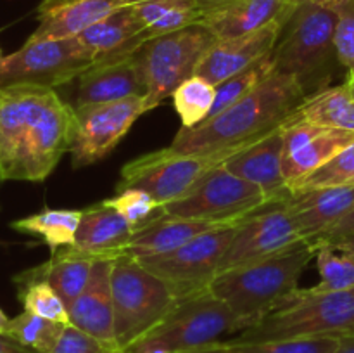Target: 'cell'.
<instances>
[{
	"label": "cell",
	"mask_w": 354,
	"mask_h": 353,
	"mask_svg": "<svg viewBox=\"0 0 354 353\" xmlns=\"http://www.w3.org/2000/svg\"><path fill=\"white\" fill-rule=\"evenodd\" d=\"M131 7L151 38L201 23L204 16L192 0H142Z\"/></svg>",
	"instance_id": "f1b7e54d"
},
{
	"label": "cell",
	"mask_w": 354,
	"mask_h": 353,
	"mask_svg": "<svg viewBox=\"0 0 354 353\" xmlns=\"http://www.w3.org/2000/svg\"><path fill=\"white\" fill-rule=\"evenodd\" d=\"M204 350L213 353H335L339 350V334L254 343L223 339L204 346Z\"/></svg>",
	"instance_id": "f546056e"
},
{
	"label": "cell",
	"mask_w": 354,
	"mask_h": 353,
	"mask_svg": "<svg viewBox=\"0 0 354 353\" xmlns=\"http://www.w3.org/2000/svg\"><path fill=\"white\" fill-rule=\"evenodd\" d=\"M2 59H3V57H2V51H0V62H2Z\"/></svg>",
	"instance_id": "681fc988"
},
{
	"label": "cell",
	"mask_w": 354,
	"mask_h": 353,
	"mask_svg": "<svg viewBox=\"0 0 354 353\" xmlns=\"http://www.w3.org/2000/svg\"><path fill=\"white\" fill-rule=\"evenodd\" d=\"M234 152L182 154L169 147L145 152L121 168L116 190L140 189L151 194L161 206L187 196L211 170L223 165Z\"/></svg>",
	"instance_id": "9c48e42d"
},
{
	"label": "cell",
	"mask_w": 354,
	"mask_h": 353,
	"mask_svg": "<svg viewBox=\"0 0 354 353\" xmlns=\"http://www.w3.org/2000/svg\"><path fill=\"white\" fill-rule=\"evenodd\" d=\"M95 260L99 258L82 251L76 246H66L52 253L50 260L28 269L26 272L37 279L47 280L57 291L66 307H69L85 289Z\"/></svg>",
	"instance_id": "d4e9b609"
},
{
	"label": "cell",
	"mask_w": 354,
	"mask_h": 353,
	"mask_svg": "<svg viewBox=\"0 0 354 353\" xmlns=\"http://www.w3.org/2000/svg\"><path fill=\"white\" fill-rule=\"evenodd\" d=\"M111 284L116 343L124 352L161 324L178 303L171 289L130 255L114 260Z\"/></svg>",
	"instance_id": "8992f818"
},
{
	"label": "cell",
	"mask_w": 354,
	"mask_h": 353,
	"mask_svg": "<svg viewBox=\"0 0 354 353\" xmlns=\"http://www.w3.org/2000/svg\"><path fill=\"white\" fill-rule=\"evenodd\" d=\"M0 182H2V179H0Z\"/></svg>",
	"instance_id": "f907efd6"
},
{
	"label": "cell",
	"mask_w": 354,
	"mask_h": 353,
	"mask_svg": "<svg viewBox=\"0 0 354 353\" xmlns=\"http://www.w3.org/2000/svg\"><path fill=\"white\" fill-rule=\"evenodd\" d=\"M147 111L145 96L128 97L116 102L76 106L75 138L69 149L73 166H88L106 158L128 134L131 125Z\"/></svg>",
	"instance_id": "4fadbf2b"
},
{
	"label": "cell",
	"mask_w": 354,
	"mask_h": 353,
	"mask_svg": "<svg viewBox=\"0 0 354 353\" xmlns=\"http://www.w3.org/2000/svg\"><path fill=\"white\" fill-rule=\"evenodd\" d=\"M306 97L294 76L273 71L228 109L194 128H180L168 147L182 154H235L282 127Z\"/></svg>",
	"instance_id": "7a4b0ae2"
},
{
	"label": "cell",
	"mask_w": 354,
	"mask_h": 353,
	"mask_svg": "<svg viewBox=\"0 0 354 353\" xmlns=\"http://www.w3.org/2000/svg\"><path fill=\"white\" fill-rule=\"evenodd\" d=\"M282 204L297 234L315 242L354 206V185L297 190Z\"/></svg>",
	"instance_id": "e0dca14e"
},
{
	"label": "cell",
	"mask_w": 354,
	"mask_h": 353,
	"mask_svg": "<svg viewBox=\"0 0 354 353\" xmlns=\"http://www.w3.org/2000/svg\"><path fill=\"white\" fill-rule=\"evenodd\" d=\"M282 161L283 134L282 127H279L259 141L232 154L223 166L234 175L261 187L273 203H286L290 190L283 176Z\"/></svg>",
	"instance_id": "2e32d148"
},
{
	"label": "cell",
	"mask_w": 354,
	"mask_h": 353,
	"mask_svg": "<svg viewBox=\"0 0 354 353\" xmlns=\"http://www.w3.org/2000/svg\"><path fill=\"white\" fill-rule=\"evenodd\" d=\"M335 353H354V331L339 334V350Z\"/></svg>",
	"instance_id": "b9f144b4"
},
{
	"label": "cell",
	"mask_w": 354,
	"mask_h": 353,
	"mask_svg": "<svg viewBox=\"0 0 354 353\" xmlns=\"http://www.w3.org/2000/svg\"><path fill=\"white\" fill-rule=\"evenodd\" d=\"M183 353H213V352H207V350L199 348V350H192V352H183Z\"/></svg>",
	"instance_id": "7dc6e473"
},
{
	"label": "cell",
	"mask_w": 354,
	"mask_h": 353,
	"mask_svg": "<svg viewBox=\"0 0 354 353\" xmlns=\"http://www.w3.org/2000/svg\"><path fill=\"white\" fill-rule=\"evenodd\" d=\"M349 85V89H351V93L354 96V78H348V82H346Z\"/></svg>",
	"instance_id": "c3c4849f"
},
{
	"label": "cell",
	"mask_w": 354,
	"mask_h": 353,
	"mask_svg": "<svg viewBox=\"0 0 354 353\" xmlns=\"http://www.w3.org/2000/svg\"><path fill=\"white\" fill-rule=\"evenodd\" d=\"M341 185H354V142L313 173L290 183L289 190L297 192V190L318 189V187Z\"/></svg>",
	"instance_id": "d590c367"
},
{
	"label": "cell",
	"mask_w": 354,
	"mask_h": 353,
	"mask_svg": "<svg viewBox=\"0 0 354 353\" xmlns=\"http://www.w3.org/2000/svg\"><path fill=\"white\" fill-rule=\"evenodd\" d=\"M173 104L182 120V127L194 128L204 123L213 109L216 87L203 76H190L173 92Z\"/></svg>",
	"instance_id": "d6a6232c"
},
{
	"label": "cell",
	"mask_w": 354,
	"mask_h": 353,
	"mask_svg": "<svg viewBox=\"0 0 354 353\" xmlns=\"http://www.w3.org/2000/svg\"><path fill=\"white\" fill-rule=\"evenodd\" d=\"M275 69V57H273V51L268 55H265L263 59H259L258 62H254L252 66L245 68L244 71L237 73V75L230 76L228 80L221 82L220 85H216V97H214L213 109H211L207 120L216 114H220L221 111L228 109L230 106H234L237 100H241L242 97L248 96L251 90H254L263 80L268 78Z\"/></svg>",
	"instance_id": "836d02e7"
},
{
	"label": "cell",
	"mask_w": 354,
	"mask_h": 353,
	"mask_svg": "<svg viewBox=\"0 0 354 353\" xmlns=\"http://www.w3.org/2000/svg\"><path fill=\"white\" fill-rule=\"evenodd\" d=\"M192 2L196 3L197 7H201L203 12H207V10H213L216 9V7L225 6V3L232 2V0H192Z\"/></svg>",
	"instance_id": "7bdbcfd3"
},
{
	"label": "cell",
	"mask_w": 354,
	"mask_h": 353,
	"mask_svg": "<svg viewBox=\"0 0 354 353\" xmlns=\"http://www.w3.org/2000/svg\"><path fill=\"white\" fill-rule=\"evenodd\" d=\"M353 142L354 132L327 127L320 135L311 138L303 147L283 156L282 166L287 185L313 173L315 170L330 161L335 154H339L342 149H346Z\"/></svg>",
	"instance_id": "484cf974"
},
{
	"label": "cell",
	"mask_w": 354,
	"mask_h": 353,
	"mask_svg": "<svg viewBox=\"0 0 354 353\" xmlns=\"http://www.w3.org/2000/svg\"><path fill=\"white\" fill-rule=\"evenodd\" d=\"M337 14L332 7L299 0L273 48L275 69L297 80L306 96L327 89L335 52Z\"/></svg>",
	"instance_id": "5b68a950"
},
{
	"label": "cell",
	"mask_w": 354,
	"mask_h": 353,
	"mask_svg": "<svg viewBox=\"0 0 354 353\" xmlns=\"http://www.w3.org/2000/svg\"><path fill=\"white\" fill-rule=\"evenodd\" d=\"M76 82L78 87L73 107L147 96L133 54L113 61L93 62L76 78Z\"/></svg>",
	"instance_id": "ffe728a7"
},
{
	"label": "cell",
	"mask_w": 354,
	"mask_h": 353,
	"mask_svg": "<svg viewBox=\"0 0 354 353\" xmlns=\"http://www.w3.org/2000/svg\"><path fill=\"white\" fill-rule=\"evenodd\" d=\"M354 331V287L346 291H322L296 287L279 301L265 317L239 332L234 341H277Z\"/></svg>",
	"instance_id": "277c9868"
},
{
	"label": "cell",
	"mask_w": 354,
	"mask_h": 353,
	"mask_svg": "<svg viewBox=\"0 0 354 353\" xmlns=\"http://www.w3.org/2000/svg\"><path fill=\"white\" fill-rule=\"evenodd\" d=\"M116 258L95 260L90 279L80 296L68 307L71 325L102 341L116 345L111 273Z\"/></svg>",
	"instance_id": "ac0fdd59"
},
{
	"label": "cell",
	"mask_w": 354,
	"mask_h": 353,
	"mask_svg": "<svg viewBox=\"0 0 354 353\" xmlns=\"http://www.w3.org/2000/svg\"><path fill=\"white\" fill-rule=\"evenodd\" d=\"M221 225L232 224H216V221L194 220V218L171 217V215L162 213L161 217L154 218L147 225L133 232L124 255H130L137 260L165 255L192 241L197 235L211 228L221 227Z\"/></svg>",
	"instance_id": "cb8c5ba5"
},
{
	"label": "cell",
	"mask_w": 354,
	"mask_h": 353,
	"mask_svg": "<svg viewBox=\"0 0 354 353\" xmlns=\"http://www.w3.org/2000/svg\"><path fill=\"white\" fill-rule=\"evenodd\" d=\"M9 320H10V318L7 317L6 311L0 308V334H6V332H7V325H9Z\"/></svg>",
	"instance_id": "ee69618b"
},
{
	"label": "cell",
	"mask_w": 354,
	"mask_h": 353,
	"mask_svg": "<svg viewBox=\"0 0 354 353\" xmlns=\"http://www.w3.org/2000/svg\"><path fill=\"white\" fill-rule=\"evenodd\" d=\"M50 353H127L120 346L111 345L102 339L83 332L75 325H66L61 338L55 343Z\"/></svg>",
	"instance_id": "f35d334b"
},
{
	"label": "cell",
	"mask_w": 354,
	"mask_h": 353,
	"mask_svg": "<svg viewBox=\"0 0 354 353\" xmlns=\"http://www.w3.org/2000/svg\"><path fill=\"white\" fill-rule=\"evenodd\" d=\"M299 0H232L204 12L201 23L216 38L252 33L273 23L287 24Z\"/></svg>",
	"instance_id": "44dd1931"
},
{
	"label": "cell",
	"mask_w": 354,
	"mask_h": 353,
	"mask_svg": "<svg viewBox=\"0 0 354 353\" xmlns=\"http://www.w3.org/2000/svg\"><path fill=\"white\" fill-rule=\"evenodd\" d=\"M351 239H354V237H351ZM339 242H341V241H339Z\"/></svg>",
	"instance_id": "816d5d0a"
},
{
	"label": "cell",
	"mask_w": 354,
	"mask_h": 353,
	"mask_svg": "<svg viewBox=\"0 0 354 353\" xmlns=\"http://www.w3.org/2000/svg\"><path fill=\"white\" fill-rule=\"evenodd\" d=\"M313 256V244L301 241L270 258L218 273L209 289L230 308L244 331L296 289Z\"/></svg>",
	"instance_id": "3957f363"
},
{
	"label": "cell",
	"mask_w": 354,
	"mask_h": 353,
	"mask_svg": "<svg viewBox=\"0 0 354 353\" xmlns=\"http://www.w3.org/2000/svg\"><path fill=\"white\" fill-rule=\"evenodd\" d=\"M282 23H273L252 33L239 35L232 38H218L204 54L196 75L203 76L214 87L230 76L244 71L268 55L275 48L282 33Z\"/></svg>",
	"instance_id": "9a60e30c"
},
{
	"label": "cell",
	"mask_w": 354,
	"mask_h": 353,
	"mask_svg": "<svg viewBox=\"0 0 354 353\" xmlns=\"http://www.w3.org/2000/svg\"><path fill=\"white\" fill-rule=\"evenodd\" d=\"M0 353H38L28 346L21 345L16 339L9 338L6 334H0Z\"/></svg>",
	"instance_id": "60d3db41"
},
{
	"label": "cell",
	"mask_w": 354,
	"mask_h": 353,
	"mask_svg": "<svg viewBox=\"0 0 354 353\" xmlns=\"http://www.w3.org/2000/svg\"><path fill=\"white\" fill-rule=\"evenodd\" d=\"M93 64L85 45L75 38L31 40L0 62V89L16 85L55 87L78 78Z\"/></svg>",
	"instance_id": "8fae6325"
},
{
	"label": "cell",
	"mask_w": 354,
	"mask_h": 353,
	"mask_svg": "<svg viewBox=\"0 0 354 353\" xmlns=\"http://www.w3.org/2000/svg\"><path fill=\"white\" fill-rule=\"evenodd\" d=\"M339 244L346 246V248L351 249V251L354 253V239H346V241H341V242H339Z\"/></svg>",
	"instance_id": "f6af8a7d"
},
{
	"label": "cell",
	"mask_w": 354,
	"mask_h": 353,
	"mask_svg": "<svg viewBox=\"0 0 354 353\" xmlns=\"http://www.w3.org/2000/svg\"><path fill=\"white\" fill-rule=\"evenodd\" d=\"M315 248L322 291H346L354 287V253L339 242L317 241Z\"/></svg>",
	"instance_id": "1f68e13d"
},
{
	"label": "cell",
	"mask_w": 354,
	"mask_h": 353,
	"mask_svg": "<svg viewBox=\"0 0 354 353\" xmlns=\"http://www.w3.org/2000/svg\"><path fill=\"white\" fill-rule=\"evenodd\" d=\"M216 35L203 23L149 38L135 52L138 71L147 90L149 111L173 96L185 80L196 75Z\"/></svg>",
	"instance_id": "ba28073f"
},
{
	"label": "cell",
	"mask_w": 354,
	"mask_h": 353,
	"mask_svg": "<svg viewBox=\"0 0 354 353\" xmlns=\"http://www.w3.org/2000/svg\"><path fill=\"white\" fill-rule=\"evenodd\" d=\"M272 203L261 187L234 175L220 165L211 170L187 196L165 204L162 211L171 217L237 224Z\"/></svg>",
	"instance_id": "30bf717a"
},
{
	"label": "cell",
	"mask_w": 354,
	"mask_h": 353,
	"mask_svg": "<svg viewBox=\"0 0 354 353\" xmlns=\"http://www.w3.org/2000/svg\"><path fill=\"white\" fill-rule=\"evenodd\" d=\"M107 204L118 210V213L131 225L133 230H138L154 218L161 217L165 211L162 206L149 192L140 189L120 190L114 197L104 199Z\"/></svg>",
	"instance_id": "8d00e7d4"
},
{
	"label": "cell",
	"mask_w": 354,
	"mask_h": 353,
	"mask_svg": "<svg viewBox=\"0 0 354 353\" xmlns=\"http://www.w3.org/2000/svg\"><path fill=\"white\" fill-rule=\"evenodd\" d=\"M328 7L337 14L334 37L337 59L348 69V78H354V0H334Z\"/></svg>",
	"instance_id": "74e56055"
},
{
	"label": "cell",
	"mask_w": 354,
	"mask_h": 353,
	"mask_svg": "<svg viewBox=\"0 0 354 353\" xmlns=\"http://www.w3.org/2000/svg\"><path fill=\"white\" fill-rule=\"evenodd\" d=\"M133 232L118 210L102 201L83 210L75 246L97 258H118L124 255Z\"/></svg>",
	"instance_id": "603a6c76"
},
{
	"label": "cell",
	"mask_w": 354,
	"mask_h": 353,
	"mask_svg": "<svg viewBox=\"0 0 354 353\" xmlns=\"http://www.w3.org/2000/svg\"><path fill=\"white\" fill-rule=\"evenodd\" d=\"M311 2H315V3H322V6H330L332 2H334V0H311Z\"/></svg>",
	"instance_id": "bcb514c9"
},
{
	"label": "cell",
	"mask_w": 354,
	"mask_h": 353,
	"mask_svg": "<svg viewBox=\"0 0 354 353\" xmlns=\"http://www.w3.org/2000/svg\"><path fill=\"white\" fill-rule=\"evenodd\" d=\"M80 42L92 55L93 62L113 61L135 54L151 38L133 7L114 10L80 35Z\"/></svg>",
	"instance_id": "7402d4cb"
},
{
	"label": "cell",
	"mask_w": 354,
	"mask_h": 353,
	"mask_svg": "<svg viewBox=\"0 0 354 353\" xmlns=\"http://www.w3.org/2000/svg\"><path fill=\"white\" fill-rule=\"evenodd\" d=\"M242 327L230 308L211 289L182 298L165 320L127 353H183L223 341Z\"/></svg>",
	"instance_id": "52a82bcc"
},
{
	"label": "cell",
	"mask_w": 354,
	"mask_h": 353,
	"mask_svg": "<svg viewBox=\"0 0 354 353\" xmlns=\"http://www.w3.org/2000/svg\"><path fill=\"white\" fill-rule=\"evenodd\" d=\"M354 237V206L341 220L337 221L335 225H332L324 235H322L318 241H328V242H339V241H346V239ZM317 242V241H315Z\"/></svg>",
	"instance_id": "ab89813d"
},
{
	"label": "cell",
	"mask_w": 354,
	"mask_h": 353,
	"mask_svg": "<svg viewBox=\"0 0 354 353\" xmlns=\"http://www.w3.org/2000/svg\"><path fill=\"white\" fill-rule=\"evenodd\" d=\"M131 0H41L37 9L38 26L31 40H57L80 37Z\"/></svg>",
	"instance_id": "d6986e66"
},
{
	"label": "cell",
	"mask_w": 354,
	"mask_h": 353,
	"mask_svg": "<svg viewBox=\"0 0 354 353\" xmlns=\"http://www.w3.org/2000/svg\"><path fill=\"white\" fill-rule=\"evenodd\" d=\"M83 210H45L28 215L24 218L10 221V227L19 234L37 235L40 237L52 253L59 248L75 246L76 230L82 221Z\"/></svg>",
	"instance_id": "4316f807"
},
{
	"label": "cell",
	"mask_w": 354,
	"mask_h": 353,
	"mask_svg": "<svg viewBox=\"0 0 354 353\" xmlns=\"http://www.w3.org/2000/svg\"><path fill=\"white\" fill-rule=\"evenodd\" d=\"M14 284L17 286V298L24 311L59 322V324H71L68 307L47 280L37 279L24 270L14 277Z\"/></svg>",
	"instance_id": "4dcf8cb0"
},
{
	"label": "cell",
	"mask_w": 354,
	"mask_h": 353,
	"mask_svg": "<svg viewBox=\"0 0 354 353\" xmlns=\"http://www.w3.org/2000/svg\"><path fill=\"white\" fill-rule=\"evenodd\" d=\"M75 107L55 89H0V179L44 182L75 138Z\"/></svg>",
	"instance_id": "6da1fadb"
},
{
	"label": "cell",
	"mask_w": 354,
	"mask_h": 353,
	"mask_svg": "<svg viewBox=\"0 0 354 353\" xmlns=\"http://www.w3.org/2000/svg\"><path fill=\"white\" fill-rule=\"evenodd\" d=\"M301 241L283 204L272 203L241 221L218 273L270 258Z\"/></svg>",
	"instance_id": "5bb4252c"
},
{
	"label": "cell",
	"mask_w": 354,
	"mask_h": 353,
	"mask_svg": "<svg viewBox=\"0 0 354 353\" xmlns=\"http://www.w3.org/2000/svg\"><path fill=\"white\" fill-rule=\"evenodd\" d=\"M239 224L221 225L197 235L173 251L138 262L162 280L178 300L209 289Z\"/></svg>",
	"instance_id": "7c38bea8"
},
{
	"label": "cell",
	"mask_w": 354,
	"mask_h": 353,
	"mask_svg": "<svg viewBox=\"0 0 354 353\" xmlns=\"http://www.w3.org/2000/svg\"><path fill=\"white\" fill-rule=\"evenodd\" d=\"M64 327V324L23 310L19 315L10 318L6 336L38 353H50Z\"/></svg>",
	"instance_id": "e575fe53"
},
{
	"label": "cell",
	"mask_w": 354,
	"mask_h": 353,
	"mask_svg": "<svg viewBox=\"0 0 354 353\" xmlns=\"http://www.w3.org/2000/svg\"><path fill=\"white\" fill-rule=\"evenodd\" d=\"M297 114L322 127L354 132V96L348 83L327 87L308 96Z\"/></svg>",
	"instance_id": "83f0119b"
}]
</instances>
